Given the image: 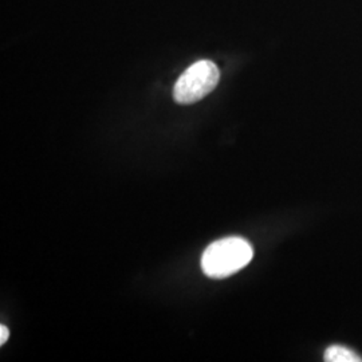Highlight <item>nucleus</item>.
<instances>
[{
  "label": "nucleus",
  "mask_w": 362,
  "mask_h": 362,
  "mask_svg": "<svg viewBox=\"0 0 362 362\" xmlns=\"http://www.w3.org/2000/svg\"><path fill=\"white\" fill-rule=\"evenodd\" d=\"M254 258V248L239 236L224 238L206 248L202 270L212 279H224L245 269Z\"/></svg>",
  "instance_id": "1"
},
{
  "label": "nucleus",
  "mask_w": 362,
  "mask_h": 362,
  "mask_svg": "<svg viewBox=\"0 0 362 362\" xmlns=\"http://www.w3.org/2000/svg\"><path fill=\"white\" fill-rule=\"evenodd\" d=\"M219 79V69L214 62L207 59L194 62L177 79L173 98L180 105L199 103L218 86Z\"/></svg>",
  "instance_id": "2"
},
{
  "label": "nucleus",
  "mask_w": 362,
  "mask_h": 362,
  "mask_svg": "<svg viewBox=\"0 0 362 362\" xmlns=\"http://www.w3.org/2000/svg\"><path fill=\"white\" fill-rule=\"evenodd\" d=\"M325 361L327 362H362L361 356L345 346H330L325 350Z\"/></svg>",
  "instance_id": "3"
},
{
  "label": "nucleus",
  "mask_w": 362,
  "mask_h": 362,
  "mask_svg": "<svg viewBox=\"0 0 362 362\" xmlns=\"http://www.w3.org/2000/svg\"><path fill=\"white\" fill-rule=\"evenodd\" d=\"M8 336H10L8 329H7L4 325H1V326H0V344H1V345L6 344V341L8 339Z\"/></svg>",
  "instance_id": "4"
}]
</instances>
